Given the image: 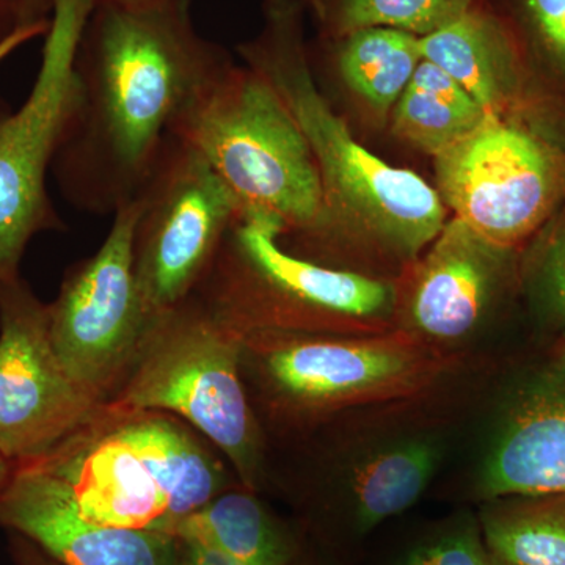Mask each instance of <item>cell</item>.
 I'll return each instance as SVG.
<instances>
[{
  "label": "cell",
  "mask_w": 565,
  "mask_h": 565,
  "mask_svg": "<svg viewBox=\"0 0 565 565\" xmlns=\"http://www.w3.org/2000/svg\"><path fill=\"white\" fill-rule=\"evenodd\" d=\"M520 498L482 515L490 555L504 565H565V494Z\"/></svg>",
  "instance_id": "cell-20"
},
{
  "label": "cell",
  "mask_w": 565,
  "mask_h": 565,
  "mask_svg": "<svg viewBox=\"0 0 565 565\" xmlns=\"http://www.w3.org/2000/svg\"><path fill=\"white\" fill-rule=\"evenodd\" d=\"M527 9L545 51L565 74V0H527Z\"/></svg>",
  "instance_id": "cell-24"
},
{
  "label": "cell",
  "mask_w": 565,
  "mask_h": 565,
  "mask_svg": "<svg viewBox=\"0 0 565 565\" xmlns=\"http://www.w3.org/2000/svg\"><path fill=\"white\" fill-rule=\"evenodd\" d=\"M440 462V448L427 438H412L367 457L353 478V519L367 533L403 514L422 498Z\"/></svg>",
  "instance_id": "cell-18"
},
{
  "label": "cell",
  "mask_w": 565,
  "mask_h": 565,
  "mask_svg": "<svg viewBox=\"0 0 565 565\" xmlns=\"http://www.w3.org/2000/svg\"><path fill=\"white\" fill-rule=\"evenodd\" d=\"M424 61L433 62L463 88L486 115L505 117L515 93V62L497 24L468 10L429 35L419 36Z\"/></svg>",
  "instance_id": "cell-15"
},
{
  "label": "cell",
  "mask_w": 565,
  "mask_h": 565,
  "mask_svg": "<svg viewBox=\"0 0 565 565\" xmlns=\"http://www.w3.org/2000/svg\"><path fill=\"white\" fill-rule=\"evenodd\" d=\"M172 134L195 148L232 189L244 217L269 218L282 234L305 236L321 222L322 184L313 150L258 71L226 63Z\"/></svg>",
  "instance_id": "cell-4"
},
{
  "label": "cell",
  "mask_w": 565,
  "mask_h": 565,
  "mask_svg": "<svg viewBox=\"0 0 565 565\" xmlns=\"http://www.w3.org/2000/svg\"><path fill=\"white\" fill-rule=\"evenodd\" d=\"M17 460L11 459L9 455L0 449V492L6 489V486L9 484L10 479L13 478L14 471L18 468Z\"/></svg>",
  "instance_id": "cell-28"
},
{
  "label": "cell",
  "mask_w": 565,
  "mask_h": 565,
  "mask_svg": "<svg viewBox=\"0 0 565 565\" xmlns=\"http://www.w3.org/2000/svg\"><path fill=\"white\" fill-rule=\"evenodd\" d=\"M434 159L446 210L508 250L537 232L565 195L564 156L505 117L487 115Z\"/></svg>",
  "instance_id": "cell-8"
},
{
  "label": "cell",
  "mask_w": 565,
  "mask_h": 565,
  "mask_svg": "<svg viewBox=\"0 0 565 565\" xmlns=\"http://www.w3.org/2000/svg\"><path fill=\"white\" fill-rule=\"evenodd\" d=\"M509 253L457 217L446 222L412 292L415 329L437 341L473 332L497 296Z\"/></svg>",
  "instance_id": "cell-13"
},
{
  "label": "cell",
  "mask_w": 565,
  "mask_h": 565,
  "mask_svg": "<svg viewBox=\"0 0 565 565\" xmlns=\"http://www.w3.org/2000/svg\"><path fill=\"white\" fill-rule=\"evenodd\" d=\"M115 2L136 3V2H145V0H115Z\"/></svg>",
  "instance_id": "cell-29"
},
{
  "label": "cell",
  "mask_w": 565,
  "mask_h": 565,
  "mask_svg": "<svg viewBox=\"0 0 565 565\" xmlns=\"http://www.w3.org/2000/svg\"><path fill=\"white\" fill-rule=\"evenodd\" d=\"M136 200L134 273L152 319L196 291L244 212L203 156L173 134Z\"/></svg>",
  "instance_id": "cell-7"
},
{
  "label": "cell",
  "mask_w": 565,
  "mask_h": 565,
  "mask_svg": "<svg viewBox=\"0 0 565 565\" xmlns=\"http://www.w3.org/2000/svg\"><path fill=\"white\" fill-rule=\"evenodd\" d=\"M137 217L136 199L115 211L102 247L71 267L47 303L52 348L71 381L98 405L121 385L151 321L134 273Z\"/></svg>",
  "instance_id": "cell-9"
},
{
  "label": "cell",
  "mask_w": 565,
  "mask_h": 565,
  "mask_svg": "<svg viewBox=\"0 0 565 565\" xmlns=\"http://www.w3.org/2000/svg\"><path fill=\"white\" fill-rule=\"evenodd\" d=\"M47 29H50V21L44 20L18 25L6 39L0 40V63L9 58L14 51L24 46L28 41L35 39V36L46 35Z\"/></svg>",
  "instance_id": "cell-26"
},
{
  "label": "cell",
  "mask_w": 565,
  "mask_h": 565,
  "mask_svg": "<svg viewBox=\"0 0 565 565\" xmlns=\"http://www.w3.org/2000/svg\"><path fill=\"white\" fill-rule=\"evenodd\" d=\"M492 565H504V564H501V563H500V561H497V559H494V557H493V564H492Z\"/></svg>",
  "instance_id": "cell-30"
},
{
  "label": "cell",
  "mask_w": 565,
  "mask_h": 565,
  "mask_svg": "<svg viewBox=\"0 0 565 565\" xmlns=\"http://www.w3.org/2000/svg\"><path fill=\"white\" fill-rule=\"evenodd\" d=\"M99 407L63 370L47 303L21 277L0 286V449L33 462Z\"/></svg>",
  "instance_id": "cell-10"
},
{
  "label": "cell",
  "mask_w": 565,
  "mask_h": 565,
  "mask_svg": "<svg viewBox=\"0 0 565 565\" xmlns=\"http://www.w3.org/2000/svg\"><path fill=\"white\" fill-rule=\"evenodd\" d=\"M0 525L61 565H174L180 552L173 535L93 522L61 479L25 463L0 492Z\"/></svg>",
  "instance_id": "cell-12"
},
{
  "label": "cell",
  "mask_w": 565,
  "mask_h": 565,
  "mask_svg": "<svg viewBox=\"0 0 565 565\" xmlns=\"http://www.w3.org/2000/svg\"><path fill=\"white\" fill-rule=\"evenodd\" d=\"M423 61L419 36L392 28L348 33L338 57L341 79L377 114L392 110Z\"/></svg>",
  "instance_id": "cell-19"
},
{
  "label": "cell",
  "mask_w": 565,
  "mask_h": 565,
  "mask_svg": "<svg viewBox=\"0 0 565 565\" xmlns=\"http://www.w3.org/2000/svg\"><path fill=\"white\" fill-rule=\"evenodd\" d=\"M273 39L247 50L250 68L281 96L313 150L322 184V217L311 239L353 234L403 256H415L444 228L446 206L437 189L397 169L353 139L348 122L318 87L286 20Z\"/></svg>",
  "instance_id": "cell-3"
},
{
  "label": "cell",
  "mask_w": 565,
  "mask_h": 565,
  "mask_svg": "<svg viewBox=\"0 0 565 565\" xmlns=\"http://www.w3.org/2000/svg\"><path fill=\"white\" fill-rule=\"evenodd\" d=\"M244 565H288L289 546L250 493L222 492L169 531Z\"/></svg>",
  "instance_id": "cell-17"
},
{
  "label": "cell",
  "mask_w": 565,
  "mask_h": 565,
  "mask_svg": "<svg viewBox=\"0 0 565 565\" xmlns=\"http://www.w3.org/2000/svg\"><path fill=\"white\" fill-rule=\"evenodd\" d=\"M530 288L546 321L565 330V222L548 234L535 253Z\"/></svg>",
  "instance_id": "cell-22"
},
{
  "label": "cell",
  "mask_w": 565,
  "mask_h": 565,
  "mask_svg": "<svg viewBox=\"0 0 565 565\" xmlns=\"http://www.w3.org/2000/svg\"><path fill=\"white\" fill-rule=\"evenodd\" d=\"M486 111L449 74L422 61L393 107V132L434 158L475 131Z\"/></svg>",
  "instance_id": "cell-16"
},
{
  "label": "cell",
  "mask_w": 565,
  "mask_h": 565,
  "mask_svg": "<svg viewBox=\"0 0 565 565\" xmlns=\"http://www.w3.org/2000/svg\"><path fill=\"white\" fill-rule=\"evenodd\" d=\"M241 363L255 364L275 403L318 411L403 385L414 355L392 344L323 340L292 330H239Z\"/></svg>",
  "instance_id": "cell-11"
},
{
  "label": "cell",
  "mask_w": 565,
  "mask_h": 565,
  "mask_svg": "<svg viewBox=\"0 0 565 565\" xmlns=\"http://www.w3.org/2000/svg\"><path fill=\"white\" fill-rule=\"evenodd\" d=\"M481 527L463 522L416 545L403 565H492Z\"/></svg>",
  "instance_id": "cell-23"
},
{
  "label": "cell",
  "mask_w": 565,
  "mask_h": 565,
  "mask_svg": "<svg viewBox=\"0 0 565 565\" xmlns=\"http://www.w3.org/2000/svg\"><path fill=\"white\" fill-rule=\"evenodd\" d=\"M17 561L18 565H61L57 561L47 556L43 550H36L35 546L31 545V541L18 542Z\"/></svg>",
  "instance_id": "cell-27"
},
{
  "label": "cell",
  "mask_w": 565,
  "mask_h": 565,
  "mask_svg": "<svg viewBox=\"0 0 565 565\" xmlns=\"http://www.w3.org/2000/svg\"><path fill=\"white\" fill-rule=\"evenodd\" d=\"M95 0H54L43 57L18 109L0 102V286L20 278L36 234L62 230L47 174L79 104L77 50Z\"/></svg>",
  "instance_id": "cell-6"
},
{
  "label": "cell",
  "mask_w": 565,
  "mask_h": 565,
  "mask_svg": "<svg viewBox=\"0 0 565 565\" xmlns=\"http://www.w3.org/2000/svg\"><path fill=\"white\" fill-rule=\"evenodd\" d=\"M487 498L565 494V366L516 397L481 475Z\"/></svg>",
  "instance_id": "cell-14"
},
{
  "label": "cell",
  "mask_w": 565,
  "mask_h": 565,
  "mask_svg": "<svg viewBox=\"0 0 565 565\" xmlns=\"http://www.w3.org/2000/svg\"><path fill=\"white\" fill-rule=\"evenodd\" d=\"M471 0H341L334 24L341 33L392 28L426 36L470 10Z\"/></svg>",
  "instance_id": "cell-21"
},
{
  "label": "cell",
  "mask_w": 565,
  "mask_h": 565,
  "mask_svg": "<svg viewBox=\"0 0 565 565\" xmlns=\"http://www.w3.org/2000/svg\"><path fill=\"white\" fill-rule=\"evenodd\" d=\"M121 411L178 416L228 457L250 489L262 470V438L241 370V333L192 294L152 318L109 403Z\"/></svg>",
  "instance_id": "cell-5"
},
{
  "label": "cell",
  "mask_w": 565,
  "mask_h": 565,
  "mask_svg": "<svg viewBox=\"0 0 565 565\" xmlns=\"http://www.w3.org/2000/svg\"><path fill=\"white\" fill-rule=\"evenodd\" d=\"M174 0H107L76 57L79 104L52 174L71 206L114 215L150 177L195 96L226 65Z\"/></svg>",
  "instance_id": "cell-1"
},
{
  "label": "cell",
  "mask_w": 565,
  "mask_h": 565,
  "mask_svg": "<svg viewBox=\"0 0 565 565\" xmlns=\"http://www.w3.org/2000/svg\"><path fill=\"white\" fill-rule=\"evenodd\" d=\"M25 465L61 479L93 522L121 530L169 534L226 487L217 457L178 416L109 405Z\"/></svg>",
  "instance_id": "cell-2"
},
{
  "label": "cell",
  "mask_w": 565,
  "mask_h": 565,
  "mask_svg": "<svg viewBox=\"0 0 565 565\" xmlns=\"http://www.w3.org/2000/svg\"><path fill=\"white\" fill-rule=\"evenodd\" d=\"M178 539V537H177ZM174 565H244L233 557L223 555L210 546L196 544V542L181 541Z\"/></svg>",
  "instance_id": "cell-25"
}]
</instances>
